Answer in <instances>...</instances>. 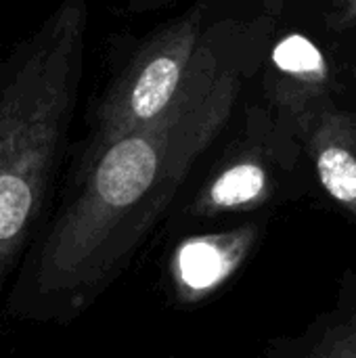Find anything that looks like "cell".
<instances>
[{"label": "cell", "instance_id": "obj_1", "mask_svg": "<svg viewBox=\"0 0 356 358\" xmlns=\"http://www.w3.org/2000/svg\"><path fill=\"white\" fill-rule=\"evenodd\" d=\"M239 90V69L201 42L159 117L84 155L73 193L44 222L10 281L6 315L67 325L88 310L220 134Z\"/></svg>", "mask_w": 356, "mask_h": 358}, {"label": "cell", "instance_id": "obj_2", "mask_svg": "<svg viewBox=\"0 0 356 358\" xmlns=\"http://www.w3.org/2000/svg\"><path fill=\"white\" fill-rule=\"evenodd\" d=\"M88 8L63 0L0 57V296L44 227L78 101Z\"/></svg>", "mask_w": 356, "mask_h": 358}, {"label": "cell", "instance_id": "obj_3", "mask_svg": "<svg viewBox=\"0 0 356 358\" xmlns=\"http://www.w3.org/2000/svg\"><path fill=\"white\" fill-rule=\"evenodd\" d=\"M201 46V15L191 13L153 36L111 84L97 111L92 153L159 117L178 94Z\"/></svg>", "mask_w": 356, "mask_h": 358}, {"label": "cell", "instance_id": "obj_4", "mask_svg": "<svg viewBox=\"0 0 356 358\" xmlns=\"http://www.w3.org/2000/svg\"><path fill=\"white\" fill-rule=\"evenodd\" d=\"M252 237V229H239L185 241L172 258V275L180 294L201 298L220 287L248 254Z\"/></svg>", "mask_w": 356, "mask_h": 358}, {"label": "cell", "instance_id": "obj_5", "mask_svg": "<svg viewBox=\"0 0 356 358\" xmlns=\"http://www.w3.org/2000/svg\"><path fill=\"white\" fill-rule=\"evenodd\" d=\"M311 153L323 189L356 216V128L346 113H323L311 134Z\"/></svg>", "mask_w": 356, "mask_h": 358}, {"label": "cell", "instance_id": "obj_6", "mask_svg": "<svg viewBox=\"0 0 356 358\" xmlns=\"http://www.w3.org/2000/svg\"><path fill=\"white\" fill-rule=\"evenodd\" d=\"M271 67L275 94L296 113L319 101L329 84V65L323 50L302 34H287L275 44Z\"/></svg>", "mask_w": 356, "mask_h": 358}, {"label": "cell", "instance_id": "obj_7", "mask_svg": "<svg viewBox=\"0 0 356 358\" xmlns=\"http://www.w3.org/2000/svg\"><path fill=\"white\" fill-rule=\"evenodd\" d=\"M273 189L269 168L254 155L227 164L201 191L195 208L201 214H218L256 208L266 201Z\"/></svg>", "mask_w": 356, "mask_h": 358}, {"label": "cell", "instance_id": "obj_8", "mask_svg": "<svg viewBox=\"0 0 356 358\" xmlns=\"http://www.w3.org/2000/svg\"><path fill=\"white\" fill-rule=\"evenodd\" d=\"M308 358H356V321L329 329Z\"/></svg>", "mask_w": 356, "mask_h": 358}, {"label": "cell", "instance_id": "obj_9", "mask_svg": "<svg viewBox=\"0 0 356 358\" xmlns=\"http://www.w3.org/2000/svg\"><path fill=\"white\" fill-rule=\"evenodd\" d=\"M340 6V15L344 21L356 23V0H336Z\"/></svg>", "mask_w": 356, "mask_h": 358}, {"label": "cell", "instance_id": "obj_10", "mask_svg": "<svg viewBox=\"0 0 356 358\" xmlns=\"http://www.w3.org/2000/svg\"><path fill=\"white\" fill-rule=\"evenodd\" d=\"M355 78H356V69H355Z\"/></svg>", "mask_w": 356, "mask_h": 358}]
</instances>
